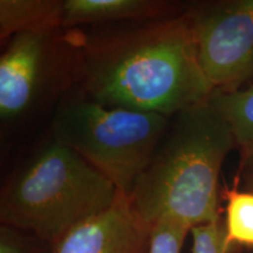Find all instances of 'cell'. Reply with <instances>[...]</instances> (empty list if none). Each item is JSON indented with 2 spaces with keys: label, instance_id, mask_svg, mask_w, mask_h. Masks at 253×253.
Segmentation results:
<instances>
[{
  "label": "cell",
  "instance_id": "6da1fadb",
  "mask_svg": "<svg viewBox=\"0 0 253 253\" xmlns=\"http://www.w3.org/2000/svg\"><path fill=\"white\" fill-rule=\"evenodd\" d=\"M68 33L81 94L106 107L171 118L214 90L199 63L186 8L169 18Z\"/></svg>",
  "mask_w": 253,
  "mask_h": 253
},
{
  "label": "cell",
  "instance_id": "4fadbf2b",
  "mask_svg": "<svg viewBox=\"0 0 253 253\" xmlns=\"http://www.w3.org/2000/svg\"><path fill=\"white\" fill-rule=\"evenodd\" d=\"M190 230L172 220H161L151 226L148 253H182Z\"/></svg>",
  "mask_w": 253,
  "mask_h": 253
},
{
  "label": "cell",
  "instance_id": "7c38bea8",
  "mask_svg": "<svg viewBox=\"0 0 253 253\" xmlns=\"http://www.w3.org/2000/svg\"><path fill=\"white\" fill-rule=\"evenodd\" d=\"M53 244L27 230L0 225V253H52Z\"/></svg>",
  "mask_w": 253,
  "mask_h": 253
},
{
  "label": "cell",
  "instance_id": "277c9868",
  "mask_svg": "<svg viewBox=\"0 0 253 253\" xmlns=\"http://www.w3.org/2000/svg\"><path fill=\"white\" fill-rule=\"evenodd\" d=\"M171 118L110 108L80 94L59 107L50 131L53 140L80 155L120 192L129 196L136 179L149 166Z\"/></svg>",
  "mask_w": 253,
  "mask_h": 253
},
{
  "label": "cell",
  "instance_id": "3957f363",
  "mask_svg": "<svg viewBox=\"0 0 253 253\" xmlns=\"http://www.w3.org/2000/svg\"><path fill=\"white\" fill-rule=\"evenodd\" d=\"M119 190L80 155L50 138L1 190L0 224L54 243L107 210Z\"/></svg>",
  "mask_w": 253,
  "mask_h": 253
},
{
  "label": "cell",
  "instance_id": "8fae6325",
  "mask_svg": "<svg viewBox=\"0 0 253 253\" xmlns=\"http://www.w3.org/2000/svg\"><path fill=\"white\" fill-rule=\"evenodd\" d=\"M224 219V253L235 248L253 250V192L226 188Z\"/></svg>",
  "mask_w": 253,
  "mask_h": 253
},
{
  "label": "cell",
  "instance_id": "9c48e42d",
  "mask_svg": "<svg viewBox=\"0 0 253 253\" xmlns=\"http://www.w3.org/2000/svg\"><path fill=\"white\" fill-rule=\"evenodd\" d=\"M63 5L61 0H0V38L61 30Z\"/></svg>",
  "mask_w": 253,
  "mask_h": 253
},
{
  "label": "cell",
  "instance_id": "ba28073f",
  "mask_svg": "<svg viewBox=\"0 0 253 253\" xmlns=\"http://www.w3.org/2000/svg\"><path fill=\"white\" fill-rule=\"evenodd\" d=\"M185 8L166 0H65L63 27L154 20L181 14Z\"/></svg>",
  "mask_w": 253,
  "mask_h": 253
},
{
  "label": "cell",
  "instance_id": "9a60e30c",
  "mask_svg": "<svg viewBox=\"0 0 253 253\" xmlns=\"http://www.w3.org/2000/svg\"><path fill=\"white\" fill-rule=\"evenodd\" d=\"M240 154H242V166L245 169L253 168V141L240 149Z\"/></svg>",
  "mask_w": 253,
  "mask_h": 253
},
{
  "label": "cell",
  "instance_id": "52a82bcc",
  "mask_svg": "<svg viewBox=\"0 0 253 253\" xmlns=\"http://www.w3.org/2000/svg\"><path fill=\"white\" fill-rule=\"evenodd\" d=\"M150 232L129 196L119 191L112 207L69 230L52 253H148Z\"/></svg>",
  "mask_w": 253,
  "mask_h": 253
},
{
  "label": "cell",
  "instance_id": "5bb4252c",
  "mask_svg": "<svg viewBox=\"0 0 253 253\" xmlns=\"http://www.w3.org/2000/svg\"><path fill=\"white\" fill-rule=\"evenodd\" d=\"M192 235V253H224V224L221 218L196 226Z\"/></svg>",
  "mask_w": 253,
  "mask_h": 253
},
{
  "label": "cell",
  "instance_id": "30bf717a",
  "mask_svg": "<svg viewBox=\"0 0 253 253\" xmlns=\"http://www.w3.org/2000/svg\"><path fill=\"white\" fill-rule=\"evenodd\" d=\"M209 103L225 120L239 149L253 141V84L235 91L213 90Z\"/></svg>",
  "mask_w": 253,
  "mask_h": 253
},
{
  "label": "cell",
  "instance_id": "e0dca14e",
  "mask_svg": "<svg viewBox=\"0 0 253 253\" xmlns=\"http://www.w3.org/2000/svg\"><path fill=\"white\" fill-rule=\"evenodd\" d=\"M252 84H253V82H252Z\"/></svg>",
  "mask_w": 253,
  "mask_h": 253
},
{
  "label": "cell",
  "instance_id": "8992f818",
  "mask_svg": "<svg viewBox=\"0 0 253 253\" xmlns=\"http://www.w3.org/2000/svg\"><path fill=\"white\" fill-rule=\"evenodd\" d=\"M186 13L213 89L235 91L253 80V0L190 5Z\"/></svg>",
  "mask_w": 253,
  "mask_h": 253
},
{
  "label": "cell",
  "instance_id": "5b68a950",
  "mask_svg": "<svg viewBox=\"0 0 253 253\" xmlns=\"http://www.w3.org/2000/svg\"><path fill=\"white\" fill-rule=\"evenodd\" d=\"M77 78V54L61 32H23L0 58V120L20 121Z\"/></svg>",
  "mask_w": 253,
  "mask_h": 253
},
{
  "label": "cell",
  "instance_id": "2e32d148",
  "mask_svg": "<svg viewBox=\"0 0 253 253\" xmlns=\"http://www.w3.org/2000/svg\"><path fill=\"white\" fill-rule=\"evenodd\" d=\"M245 189L246 191L253 192V168L246 169L245 172Z\"/></svg>",
  "mask_w": 253,
  "mask_h": 253
},
{
  "label": "cell",
  "instance_id": "7a4b0ae2",
  "mask_svg": "<svg viewBox=\"0 0 253 253\" xmlns=\"http://www.w3.org/2000/svg\"><path fill=\"white\" fill-rule=\"evenodd\" d=\"M235 147L230 126L209 101L175 114L129 195L135 211L151 226L172 220L190 231L219 219V173Z\"/></svg>",
  "mask_w": 253,
  "mask_h": 253
}]
</instances>
